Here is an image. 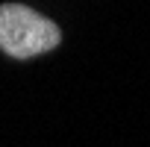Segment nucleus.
<instances>
[{"mask_svg":"<svg viewBox=\"0 0 150 147\" xmlns=\"http://www.w3.org/2000/svg\"><path fill=\"white\" fill-rule=\"evenodd\" d=\"M59 41H62V33L50 18L21 3L0 6V50L3 53L15 59H30L53 50Z\"/></svg>","mask_w":150,"mask_h":147,"instance_id":"f257e3e1","label":"nucleus"}]
</instances>
